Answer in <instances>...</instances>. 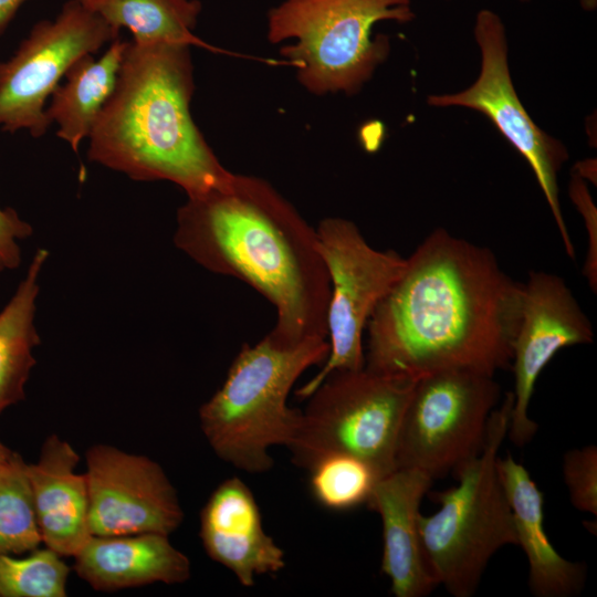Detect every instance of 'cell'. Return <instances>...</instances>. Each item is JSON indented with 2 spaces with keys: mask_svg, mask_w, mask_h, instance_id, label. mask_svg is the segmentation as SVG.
Segmentation results:
<instances>
[{
  "mask_svg": "<svg viewBox=\"0 0 597 597\" xmlns=\"http://www.w3.org/2000/svg\"><path fill=\"white\" fill-rule=\"evenodd\" d=\"M522 301L523 283L490 249L437 229L370 315L364 367L410 380L447 369L494 376L511 366Z\"/></svg>",
  "mask_w": 597,
  "mask_h": 597,
  "instance_id": "cell-1",
  "label": "cell"
},
{
  "mask_svg": "<svg viewBox=\"0 0 597 597\" xmlns=\"http://www.w3.org/2000/svg\"><path fill=\"white\" fill-rule=\"evenodd\" d=\"M175 245L206 270L235 277L266 298L282 345L327 338L331 284L316 229L268 181L232 174L188 197L177 211Z\"/></svg>",
  "mask_w": 597,
  "mask_h": 597,
  "instance_id": "cell-2",
  "label": "cell"
},
{
  "mask_svg": "<svg viewBox=\"0 0 597 597\" xmlns=\"http://www.w3.org/2000/svg\"><path fill=\"white\" fill-rule=\"evenodd\" d=\"M190 45L127 41L115 88L90 133L87 157L137 181L166 180L188 197L232 172L193 122Z\"/></svg>",
  "mask_w": 597,
  "mask_h": 597,
  "instance_id": "cell-3",
  "label": "cell"
},
{
  "mask_svg": "<svg viewBox=\"0 0 597 597\" xmlns=\"http://www.w3.org/2000/svg\"><path fill=\"white\" fill-rule=\"evenodd\" d=\"M327 338L282 345L265 335L243 344L221 387L199 409L201 430L223 461L249 473L273 467L269 450L287 446L301 410L287 398L298 377L327 358Z\"/></svg>",
  "mask_w": 597,
  "mask_h": 597,
  "instance_id": "cell-4",
  "label": "cell"
},
{
  "mask_svg": "<svg viewBox=\"0 0 597 597\" xmlns=\"http://www.w3.org/2000/svg\"><path fill=\"white\" fill-rule=\"evenodd\" d=\"M512 406L509 391L490 416L482 451L454 474L457 485L433 494L439 510L419 516L427 567L454 597L474 595L492 556L503 546L517 545L513 513L496 470Z\"/></svg>",
  "mask_w": 597,
  "mask_h": 597,
  "instance_id": "cell-5",
  "label": "cell"
},
{
  "mask_svg": "<svg viewBox=\"0 0 597 597\" xmlns=\"http://www.w3.org/2000/svg\"><path fill=\"white\" fill-rule=\"evenodd\" d=\"M413 18L411 0H285L269 12L268 38L293 41L280 52L311 93L354 94L389 52L374 27Z\"/></svg>",
  "mask_w": 597,
  "mask_h": 597,
  "instance_id": "cell-6",
  "label": "cell"
},
{
  "mask_svg": "<svg viewBox=\"0 0 597 597\" xmlns=\"http://www.w3.org/2000/svg\"><path fill=\"white\" fill-rule=\"evenodd\" d=\"M416 380L368 369L329 373L306 398L296 430L286 448L292 462L310 470L332 454L367 462L379 479L395 467L401 419Z\"/></svg>",
  "mask_w": 597,
  "mask_h": 597,
  "instance_id": "cell-7",
  "label": "cell"
},
{
  "mask_svg": "<svg viewBox=\"0 0 597 597\" xmlns=\"http://www.w3.org/2000/svg\"><path fill=\"white\" fill-rule=\"evenodd\" d=\"M499 398L493 376L474 370L417 379L397 437L396 469L419 470L432 480L454 475L482 451Z\"/></svg>",
  "mask_w": 597,
  "mask_h": 597,
  "instance_id": "cell-8",
  "label": "cell"
},
{
  "mask_svg": "<svg viewBox=\"0 0 597 597\" xmlns=\"http://www.w3.org/2000/svg\"><path fill=\"white\" fill-rule=\"evenodd\" d=\"M315 229L331 284L326 322L329 353L321 370L295 392L300 399H306L333 370L364 368L367 322L407 264L396 251L369 245L350 220L325 218Z\"/></svg>",
  "mask_w": 597,
  "mask_h": 597,
  "instance_id": "cell-9",
  "label": "cell"
},
{
  "mask_svg": "<svg viewBox=\"0 0 597 597\" xmlns=\"http://www.w3.org/2000/svg\"><path fill=\"white\" fill-rule=\"evenodd\" d=\"M117 38L118 31L78 0H67L54 19L38 21L0 62V129L42 137L51 126L45 103L69 67Z\"/></svg>",
  "mask_w": 597,
  "mask_h": 597,
  "instance_id": "cell-10",
  "label": "cell"
},
{
  "mask_svg": "<svg viewBox=\"0 0 597 597\" xmlns=\"http://www.w3.org/2000/svg\"><path fill=\"white\" fill-rule=\"evenodd\" d=\"M481 51V71L467 90L454 94L431 95L432 106H460L485 115L526 159L546 198L566 254L575 259L559 203L557 177L568 154L565 146L535 125L520 101L509 69L507 40L501 18L489 9L479 11L474 24Z\"/></svg>",
  "mask_w": 597,
  "mask_h": 597,
  "instance_id": "cell-11",
  "label": "cell"
},
{
  "mask_svg": "<svg viewBox=\"0 0 597 597\" xmlns=\"http://www.w3.org/2000/svg\"><path fill=\"white\" fill-rule=\"evenodd\" d=\"M593 341V325L566 282L553 273L528 272L511 359L514 390L507 436L515 446L528 443L538 429L528 407L544 367L562 348Z\"/></svg>",
  "mask_w": 597,
  "mask_h": 597,
  "instance_id": "cell-12",
  "label": "cell"
},
{
  "mask_svg": "<svg viewBox=\"0 0 597 597\" xmlns=\"http://www.w3.org/2000/svg\"><path fill=\"white\" fill-rule=\"evenodd\" d=\"M86 465L92 535H169L181 524L176 490L154 460L95 444L86 453Z\"/></svg>",
  "mask_w": 597,
  "mask_h": 597,
  "instance_id": "cell-13",
  "label": "cell"
},
{
  "mask_svg": "<svg viewBox=\"0 0 597 597\" xmlns=\"http://www.w3.org/2000/svg\"><path fill=\"white\" fill-rule=\"evenodd\" d=\"M199 535L208 556L251 587L255 577L285 567L284 551L262 526L261 513L249 486L233 476L220 483L200 512Z\"/></svg>",
  "mask_w": 597,
  "mask_h": 597,
  "instance_id": "cell-14",
  "label": "cell"
},
{
  "mask_svg": "<svg viewBox=\"0 0 597 597\" xmlns=\"http://www.w3.org/2000/svg\"><path fill=\"white\" fill-rule=\"evenodd\" d=\"M432 481L419 470L396 469L376 482L366 503L381 520V572L396 597H423L438 586L419 534L420 504Z\"/></svg>",
  "mask_w": 597,
  "mask_h": 597,
  "instance_id": "cell-15",
  "label": "cell"
},
{
  "mask_svg": "<svg viewBox=\"0 0 597 597\" xmlns=\"http://www.w3.org/2000/svg\"><path fill=\"white\" fill-rule=\"evenodd\" d=\"M80 457L56 434L42 446L40 458L27 465L42 543L61 556L74 557L92 536L85 473L75 471Z\"/></svg>",
  "mask_w": 597,
  "mask_h": 597,
  "instance_id": "cell-16",
  "label": "cell"
},
{
  "mask_svg": "<svg viewBox=\"0 0 597 597\" xmlns=\"http://www.w3.org/2000/svg\"><path fill=\"white\" fill-rule=\"evenodd\" d=\"M74 558L77 575L103 591L182 584L191 575L189 558L159 533L92 535Z\"/></svg>",
  "mask_w": 597,
  "mask_h": 597,
  "instance_id": "cell-17",
  "label": "cell"
},
{
  "mask_svg": "<svg viewBox=\"0 0 597 597\" xmlns=\"http://www.w3.org/2000/svg\"><path fill=\"white\" fill-rule=\"evenodd\" d=\"M496 470L510 503L517 545L528 564V587L536 597H574L586 579L583 563L564 558L544 528V496L525 467L510 454L498 457Z\"/></svg>",
  "mask_w": 597,
  "mask_h": 597,
  "instance_id": "cell-18",
  "label": "cell"
},
{
  "mask_svg": "<svg viewBox=\"0 0 597 597\" xmlns=\"http://www.w3.org/2000/svg\"><path fill=\"white\" fill-rule=\"evenodd\" d=\"M127 41L115 39L95 59L86 54L66 71L64 81L51 94L45 115L57 125L56 135L77 153L80 143L90 136L92 127L113 93Z\"/></svg>",
  "mask_w": 597,
  "mask_h": 597,
  "instance_id": "cell-19",
  "label": "cell"
},
{
  "mask_svg": "<svg viewBox=\"0 0 597 597\" xmlns=\"http://www.w3.org/2000/svg\"><path fill=\"white\" fill-rule=\"evenodd\" d=\"M49 252L39 249L14 294L0 312V413L24 397L40 344L34 316L39 277Z\"/></svg>",
  "mask_w": 597,
  "mask_h": 597,
  "instance_id": "cell-20",
  "label": "cell"
},
{
  "mask_svg": "<svg viewBox=\"0 0 597 597\" xmlns=\"http://www.w3.org/2000/svg\"><path fill=\"white\" fill-rule=\"evenodd\" d=\"M114 30L128 29L138 43L203 44L195 34L199 0H78Z\"/></svg>",
  "mask_w": 597,
  "mask_h": 597,
  "instance_id": "cell-21",
  "label": "cell"
},
{
  "mask_svg": "<svg viewBox=\"0 0 597 597\" xmlns=\"http://www.w3.org/2000/svg\"><path fill=\"white\" fill-rule=\"evenodd\" d=\"M28 463L15 452L0 464V554H20L42 543Z\"/></svg>",
  "mask_w": 597,
  "mask_h": 597,
  "instance_id": "cell-22",
  "label": "cell"
},
{
  "mask_svg": "<svg viewBox=\"0 0 597 597\" xmlns=\"http://www.w3.org/2000/svg\"><path fill=\"white\" fill-rule=\"evenodd\" d=\"M311 491L323 506L343 511L366 504L379 480L365 461L349 454H332L310 470Z\"/></svg>",
  "mask_w": 597,
  "mask_h": 597,
  "instance_id": "cell-23",
  "label": "cell"
},
{
  "mask_svg": "<svg viewBox=\"0 0 597 597\" xmlns=\"http://www.w3.org/2000/svg\"><path fill=\"white\" fill-rule=\"evenodd\" d=\"M61 557L49 547L27 557L0 554V597H65L70 568Z\"/></svg>",
  "mask_w": 597,
  "mask_h": 597,
  "instance_id": "cell-24",
  "label": "cell"
},
{
  "mask_svg": "<svg viewBox=\"0 0 597 597\" xmlns=\"http://www.w3.org/2000/svg\"><path fill=\"white\" fill-rule=\"evenodd\" d=\"M563 478L575 509L597 515V448L588 444L565 452Z\"/></svg>",
  "mask_w": 597,
  "mask_h": 597,
  "instance_id": "cell-25",
  "label": "cell"
},
{
  "mask_svg": "<svg viewBox=\"0 0 597 597\" xmlns=\"http://www.w3.org/2000/svg\"><path fill=\"white\" fill-rule=\"evenodd\" d=\"M569 193L573 202L583 216L585 227L588 234V250L584 264L583 273L586 276L590 289L596 292L597 290V224H596V209L593 203L588 189L583 181L582 177L574 175Z\"/></svg>",
  "mask_w": 597,
  "mask_h": 597,
  "instance_id": "cell-26",
  "label": "cell"
},
{
  "mask_svg": "<svg viewBox=\"0 0 597 597\" xmlns=\"http://www.w3.org/2000/svg\"><path fill=\"white\" fill-rule=\"evenodd\" d=\"M33 232L30 223L12 208H0V272L14 270L21 262L19 242Z\"/></svg>",
  "mask_w": 597,
  "mask_h": 597,
  "instance_id": "cell-27",
  "label": "cell"
},
{
  "mask_svg": "<svg viewBox=\"0 0 597 597\" xmlns=\"http://www.w3.org/2000/svg\"><path fill=\"white\" fill-rule=\"evenodd\" d=\"M29 0H0V36L7 31L19 9Z\"/></svg>",
  "mask_w": 597,
  "mask_h": 597,
  "instance_id": "cell-28",
  "label": "cell"
},
{
  "mask_svg": "<svg viewBox=\"0 0 597 597\" xmlns=\"http://www.w3.org/2000/svg\"><path fill=\"white\" fill-rule=\"evenodd\" d=\"M13 451L9 450L1 441H0V464L3 463L12 453Z\"/></svg>",
  "mask_w": 597,
  "mask_h": 597,
  "instance_id": "cell-29",
  "label": "cell"
},
{
  "mask_svg": "<svg viewBox=\"0 0 597 597\" xmlns=\"http://www.w3.org/2000/svg\"><path fill=\"white\" fill-rule=\"evenodd\" d=\"M520 1H527V0H520ZM580 4L585 10L591 11L597 6V0H580Z\"/></svg>",
  "mask_w": 597,
  "mask_h": 597,
  "instance_id": "cell-30",
  "label": "cell"
}]
</instances>
